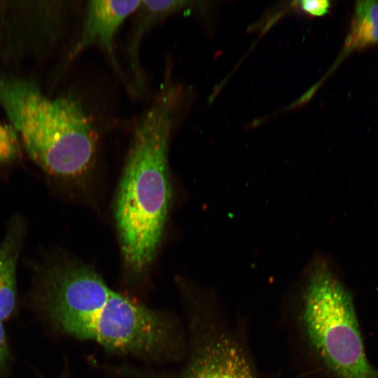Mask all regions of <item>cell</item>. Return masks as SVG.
Returning <instances> with one entry per match:
<instances>
[{"label":"cell","instance_id":"1","mask_svg":"<svg viewBox=\"0 0 378 378\" xmlns=\"http://www.w3.org/2000/svg\"><path fill=\"white\" fill-rule=\"evenodd\" d=\"M40 296L57 329L111 351L163 359L181 356L186 347L174 319L113 290L85 265L61 262L49 267Z\"/></svg>","mask_w":378,"mask_h":378},{"label":"cell","instance_id":"2","mask_svg":"<svg viewBox=\"0 0 378 378\" xmlns=\"http://www.w3.org/2000/svg\"><path fill=\"white\" fill-rule=\"evenodd\" d=\"M175 102V90L167 88L141 118L118 188L115 218L121 252L136 274L153 261L167 218L168 149Z\"/></svg>","mask_w":378,"mask_h":378},{"label":"cell","instance_id":"3","mask_svg":"<svg viewBox=\"0 0 378 378\" xmlns=\"http://www.w3.org/2000/svg\"><path fill=\"white\" fill-rule=\"evenodd\" d=\"M0 106L29 157L47 174L74 178L88 171L97 134L77 99L50 97L33 81L0 73Z\"/></svg>","mask_w":378,"mask_h":378},{"label":"cell","instance_id":"4","mask_svg":"<svg viewBox=\"0 0 378 378\" xmlns=\"http://www.w3.org/2000/svg\"><path fill=\"white\" fill-rule=\"evenodd\" d=\"M189 346L184 365L144 378H261L241 333L218 306L190 308Z\"/></svg>","mask_w":378,"mask_h":378},{"label":"cell","instance_id":"5","mask_svg":"<svg viewBox=\"0 0 378 378\" xmlns=\"http://www.w3.org/2000/svg\"><path fill=\"white\" fill-rule=\"evenodd\" d=\"M141 1H90L86 6L83 31L71 56L85 48L99 45L114 60L113 41L120 25L138 10Z\"/></svg>","mask_w":378,"mask_h":378},{"label":"cell","instance_id":"6","mask_svg":"<svg viewBox=\"0 0 378 378\" xmlns=\"http://www.w3.org/2000/svg\"><path fill=\"white\" fill-rule=\"evenodd\" d=\"M23 224L15 218L0 244V322L12 314L16 302V265L22 245Z\"/></svg>","mask_w":378,"mask_h":378},{"label":"cell","instance_id":"7","mask_svg":"<svg viewBox=\"0 0 378 378\" xmlns=\"http://www.w3.org/2000/svg\"><path fill=\"white\" fill-rule=\"evenodd\" d=\"M186 1H141L137 10V23L129 48L130 64L136 82L141 86L143 78L139 60L140 41L145 33L166 16L179 11L188 6Z\"/></svg>","mask_w":378,"mask_h":378},{"label":"cell","instance_id":"8","mask_svg":"<svg viewBox=\"0 0 378 378\" xmlns=\"http://www.w3.org/2000/svg\"><path fill=\"white\" fill-rule=\"evenodd\" d=\"M375 44H378V1H358L343 56Z\"/></svg>","mask_w":378,"mask_h":378},{"label":"cell","instance_id":"9","mask_svg":"<svg viewBox=\"0 0 378 378\" xmlns=\"http://www.w3.org/2000/svg\"><path fill=\"white\" fill-rule=\"evenodd\" d=\"M20 153L18 135L15 129L0 122V163L15 160Z\"/></svg>","mask_w":378,"mask_h":378},{"label":"cell","instance_id":"10","mask_svg":"<svg viewBox=\"0 0 378 378\" xmlns=\"http://www.w3.org/2000/svg\"><path fill=\"white\" fill-rule=\"evenodd\" d=\"M301 4L304 10L315 16L325 15L330 6V2L326 0H307Z\"/></svg>","mask_w":378,"mask_h":378},{"label":"cell","instance_id":"11","mask_svg":"<svg viewBox=\"0 0 378 378\" xmlns=\"http://www.w3.org/2000/svg\"><path fill=\"white\" fill-rule=\"evenodd\" d=\"M9 358L8 346L5 331L0 322V369L6 364Z\"/></svg>","mask_w":378,"mask_h":378}]
</instances>
